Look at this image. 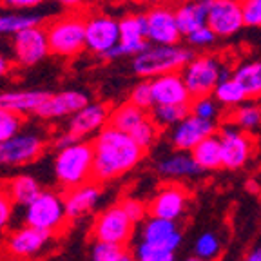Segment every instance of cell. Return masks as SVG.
<instances>
[{"mask_svg": "<svg viewBox=\"0 0 261 261\" xmlns=\"http://www.w3.org/2000/svg\"><path fill=\"white\" fill-rule=\"evenodd\" d=\"M192 57L194 55H192L191 49L184 47L181 44H149L143 51L133 57L130 69L136 76L151 80V78L160 76V74L181 71Z\"/></svg>", "mask_w": 261, "mask_h": 261, "instance_id": "3", "label": "cell"}, {"mask_svg": "<svg viewBox=\"0 0 261 261\" xmlns=\"http://www.w3.org/2000/svg\"><path fill=\"white\" fill-rule=\"evenodd\" d=\"M89 103V96L86 93L76 89L62 91V93L51 94L45 98V102L38 107L37 116L44 120L51 118H64V116H73L76 111Z\"/></svg>", "mask_w": 261, "mask_h": 261, "instance_id": "20", "label": "cell"}, {"mask_svg": "<svg viewBox=\"0 0 261 261\" xmlns=\"http://www.w3.org/2000/svg\"><path fill=\"white\" fill-rule=\"evenodd\" d=\"M245 261H261V247H256V249L250 250L247 254V257H245Z\"/></svg>", "mask_w": 261, "mask_h": 261, "instance_id": "48", "label": "cell"}, {"mask_svg": "<svg viewBox=\"0 0 261 261\" xmlns=\"http://www.w3.org/2000/svg\"><path fill=\"white\" fill-rule=\"evenodd\" d=\"M189 207V194L181 185L169 184L158 191V194L149 203L151 216L165 218V220L178 221Z\"/></svg>", "mask_w": 261, "mask_h": 261, "instance_id": "18", "label": "cell"}, {"mask_svg": "<svg viewBox=\"0 0 261 261\" xmlns=\"http://www.w3.org/2000/svg\"><path fill=\"white\" fill-rule=\"evenodd\" d=\"M130 2H147V0H130Z\"/></svg>", "mask_w": 261, "mask_h": 261, "instance_id": "52", "label": "cell"}, {"mask_svg": "<svg viewBox=\"0 0 261 261\" xmlns=\"http://www.w3.org/2000/svg\"><path fill=\"white\" fill-rule=\"evenodd\" d=\"M214 98L220 102L221 107H228V109H234V107L241 106L243 102H247L249 98L245 94L241 84L234 76H228L220 80V84L214 89Z\"/></svg>", "mask_w": 261, "mask_h": 261, "instance_id": "31", "label": "cell"}, {"mask_svg": "<svg viewBox=\"0 0 261 261\" xmlns=\"http://www.w3.org/2000/svg\"><path fill=\"white\" fill-rule=\"evenodd\" d=\"M64 198L53 191H42L29 205L24 207V223L42 228L47 232H57L65 225Z\"/></svg>", "mask_w": 261, "mask_h": 261, "instance_id": "6", "label": "cell"}, {"mask_svg": "<svg viewBox=\"0 0 261 261\" xmlns=\"http://www.w3.org/2000/svg\"><path fill=\"white\" fill-rule=\"evenodd\" d=\"M44 152V140L35 133H16L0 143V165L20 167L40 158Z\"/></svg>", "mask_w": 261, "mask_h": 261, "instance_id": "10", "label": "cell"}, {"mask_svg": "<svg viewBox=\"0 0 261 261\" xmlns=\"http://www.w3.org/2000/svg\"><path fill=\"white\" fill-rule=\"evenodd\" d=\"M160 129H162V127H160L158 123L152 120L151 114H149L136 129L130 130L129 135L133 136V140H135L142 149L147 151V149H151L156 143V140H158V136H160Z\"/></svg>", "mask_w": 261, "mask_h": 261, "instance_id": "35", "label": "cell"}, {"mask_svg": "<svg viewBox=\"0 0 261 261\" xmlns=\"http://www.w3.org/2000/svg\"><path fill=\"white\" fill-rule=\"evenodd\" d=\"M207 25L218 38H230L245 28L241 0H211Z\"/></svg>", "mask_w": 261, "mask_h": 261, "instance_id": "13", "label": "cell"}, {"mask_svg": "<svg viewBox=\"0 0 261 261\" xmlns=\"http://www.w3.org/2000/svg\"><path fill=\"white\" fill-rule=\"evenodd\" d=\"M149 111L142 109V107L135 106L133 102H125L120 103L118 107L111 109V116H109V125L116 127V129L123 130L129 135L130 130L136 129L143 120L149 116Z\"/></svg>", "mask_w": 261, "mask_h": 261, "instance_id": "27", "label": "cell"}, {"mask_svg": "<svg viewBox=\"0 0 261 261\" xmlns=\"http://www.w3.org/2000/svg\"><path fill=\"white\" fill-rule=\"evenodd\" d=\"M22 123H24V120H22L20 114L0 107V143L15 136L16 133H20Z\"/></svg>", "mask_w": 261, "mask_h": 261, "instance_id": "39", "label": "cell"}, {"mask_svg": "<svg viewBox=\"0 0 261 261\" xmlns=\"http://www.w3.org/2000/svg\"><path fill=\"white\" fill-rule=\"evenodd\" d=\"M129 102H133L135 106L142 107L145 111H151L154 107V96H152V86L149 78H142V80L133 87L129 94Z\"/></svg>", "mask_w": 261, "mask_h": 261, "instance_id": "38", "label": "cell"}, {"mask_svg": "<svg viewBox=\"0 0 261 261\" xmlns=\"http://www.w3.org/2000/svg\"><path fill=\"white\" fill-rule=\"evenodd\" d=\"M13 205H15V201H13V198L8 192V189L0 187V230L8 227L9 221H11Z\"/></svg>", "mask_w": 261, "mask_h": 261, "instance_id": "44", "label": "cell"}, {"mask_svg": "<svg viewBox=\"0 0 261 261\" xmlns=\"http://www.w3.org/2000/svg\"><path fill=\"white\" fill-rule=\"evenodd\" d=\"M13 53L15 60L22 67H33L42 62L49 53L47 31L42 25H33L13 37Z\"/></svg>", "mask_w": 261, "mask_h": 261, "instance_id": "12", "label": "cell"}, {"mask_svg": "<svg viewBox=\"0 0 261 261\" xmlns=\"http://www.w3.org/2000/svg\"><path fill=\"white\" fill-rule=\"evenodd\" d=\"M49 96L47 91L33 89V91H8V93H0V107L8 111L20 114H37L38 107L45 102Z\"/></svg>", "mask_w": 261, "mask_h": 261, "instance_id": "23", "label": "cell"}, {"mask_svg": "<svg viewBox=\"0 0 261 261\" xmlns=\"http://www.w3.org/2000/svg\"><path fill=\"white\" fill-rule=\"evenodd\" d=\"M8 192L11 194L15 205H20V207H25V205L31 203L38 194H40L44 189L38 184L37 178H33L31 174H18L6 185Z\"/></svg>", "mask_w": 261, "mask_h": 261, "instance_id": "29", "label": "cell"}, {"mask_svg": "<svg viewBox=\"0 0 261 261\" xmlns=\"http://www.w3.org/2000/svg\"><path fill=\"white\" fill-rule=\"evenodd\" d=\"M158 172L165 178H191L203 172V169L196 163L194 156L187 151H178L174 154H169L158 162Z\"/></svg>", "mask_w": 261, "mask_h": 261, "instance_id": "25", "label": "cell"}, {"mask_svg": "<svg viewBox=\"0 0 261 261\" xmlns=\"http://www.w3.org/2000/svg\"><path fill=\"white\" fill-rule=\"evenodd\" d=\"M53 232L42 230V228L25 225L20 228H16L15 232L9 234L8 238V250L15 257H31L42 252L45 245L51 241Z\"/></svg>", "mask_w": 261, "mask_h": 261, "instance_id": "21", "label": "cell"}, {"mask_svg": "<svg viewBox=\"0 0 261 261\" xmlns=\"http://www.w3.org/2000/svg\"><path fill=\"white\" fill-rule=\"evenodd\" d=\"M208 8H211V0H184L174 9L184 38L201 25H207Z\"/></svg>", "mask_w": 261, "mask_h": 261, "instance_id": "24", "label": "cell"}, {"mask_svg": "<svg viewBox=\"0 0 261 261\" xmlns=\"http://www.w3.org/2000/svg\"><path fill=\"white\" fill-rule=\"evenodd\" d=\"M120 44V20L106 13H96L86 18V49L100 58L109 57V53Z\"/></svg>", "mask_w": 261, "mask_h": 261, "instance_id": "7", "label": "cell"}, {"mask_svg": "<svg viewBox=\"0 0 261 261\" xmlns=\"http://www.w3.org/2000/svg\"><path fill=\"white\" fill-rule=\"evenodd\" d=\"M216 133V123L211 120H203L196 114L189 113L178 125L172 127L171 143L176 151L191 152L201 140Z\"/></svg>", "mask_w": 261, "mask_h": 261, "instance_id": "15", "label": "cell"}, {"mask_svg": "<svg viewBox=\"0 0 261 261\" xmlns=\"http://www.w3.org/2000/svg\"><path fill=\"white\" fill-rule=\"evenodd\" d=\"M100 196H102V189L98 184H94L93 179L65 191L64 205L67 220H80V218L87 216L98 205Z\"/></svg>", "mask_w": 261, "mask_h": 261, "instance_id": "22", "label": "cell"}, {"mask_svg": "<svg viewBox=\"0 0 261 261\" xmlns=\"http://www.w3.org/2000/svg\"><path fill=\"white\" fill-rule=\"evenodd\" d=\"M149 45L145 13H130L120 18V44L109 53L107 60L135 57Z\"/></svg>", "mask_w": 261, "mask_h": 261, "instance_id": "11", "label": "cell"}, {"mask_svg": "<svg viewBox=\"0 0 261 261\" xmlns=\"http://www.w3.org/2000/svg\"><path fill=\"white\" fill-rule=\"evenodd\" d=\"M181 261H205V259H201V257H198L194 254V256H191V257H185V259H181Z\"/></svg>", "mask_w": 261, "mask_h": 261, "instance_id": "50", "label": "cell"}, {"mask_svg": "<svg viewBox=\"0 0 261 261\" xmlns=\"http://www.w3.org/2000/svg\"><path fill=\"white\" fill-rule=\"evenodd\" d=\"M149 113L160 127L172 129L191 113V106H154Z\"/></svg>", "mask_w": 261, "mask_h": 261, "instance_id": "33", "label": "cell"}, {"mask_svg": "<svg viewBox=\"0 0 261 261\" xmlns=\"http://www.w3.org/2000/svg\"><path fill=\"white\" fill-rule=\"evenodd\" d=\"M111 107L103 102H89L71 116L67 123V133L76 140H84L87 135L100 133L109 125Z\"/></svg>", "mask_w": 261, "mask_h": 261, "instance_id": "16", "label": "cell"}, {"mask_svg": "<svg viewBox=\"0 0 261 261\" xmlns=\"http://www.w3.org/2000/svg\"><path fill=\"white\" fill-rule=\"evenodd\" d=\"M4 6L16 11H29V9L38 8L40 4H44V0H2Z\"/></svg>", "mask_w": 261, "mask_h": 261, "instance_id": "45", "label": "cell"}, {"mask_svg": "<svg viewBox=\"0 0 261 261\" xmlns=\"http://www.w3.org/2000/svg\"><path fill=\"white\" fill-rule=\"evenodd\" d=\"M228 122L241 130H254L261 125V107L252 102H243L241 106L234 107L228 116Z\"/></svg>", "mask_w": 261, "mask_h": 261, "instance_id": "32", "label": "cell"}, {"mask_svg": "<svg viewBox=\"0 0 261 261\" xmlns=\"http://www.w3.org/2000/svg\"><path fill=\"white\" fill-rule=\"evenodd\" d=\"M223 245L216 232H203L194 243V254L205 261H216L221 256Z\"/></svg>", "mask_w": 261, "mask_h": 261, "instance_id": "34", "label": "cell"}, {"mask_svg": "<svg viewBox=\"0 0 261 261\" xmlns=\"http://www.w3.org/2000/svg\"><path fill=\"white\" fill-rule=\"evenodd\" d=\"M247 28H261V0H241Z\"/></svg>", "mask_w": 261, "mask_h": 261, "instance_id": "42", "label": "cell"}, {"mask_svg": "<svg viewBox=\"0 0 261 261\" xmlns=\"http://www.w3.org/2000/svg\"><path fill=\"white\" fill-rule=\"evenodd\" d=\"M145 16L149 44L172 45L179 44V40L184 38L174 9H171L169 6H154L145 13Z\"/></svg>", "mask_w": 261, "mask_h": 261, "instance_id": "14", "label": "cell"}, {"mask_svg": "<svg viewBox=\"0 0 261 261\" xmlns=\"http://www.w3.org/2000/svg\"><path fill=\"white\" fill-rule=\"evenodd\" d=\"M232 74L234 71L225 62H221L216 55L211 53L192 57L181 69V76H184L192 98L212 94L220 80L232 76Z\"/></svg>", "mask_w": 261, "mask_h": 261, "instance_id": "4", "label": "cell"}, {"mask_svg": "<svg viewBox=\"0 0 261 261\" xmlns=\"http://www.w3.org/2000/svg\"><path fill=\"white\" fill-rule=\"evenodd\" d=\"M116 261H136V257H135V254H130V252H127V250H123Z\"/></svg>", "mask_w": 261, "mask_h": 261, "instance_id": "49", "label": "cell"}, {"mask_svg": "<svg viewBox=\"0 0 261 261\" xmlns=\"http://www.w3.org/2000/svg\"><path fill=\"white\" fill-rule=\"evenodd\" d=\"M140 240L160 245V247H165V249L176 252L184 241V234L178 228L176 221L151 216L147 221H143L142 228H140Z\"/></svg>", "mask_w": 261, "mask_h": 261, "instance_id": "19", "label": "cell"}, {"mask_svg": "<svg viewBox=\"0 0 261 261\" xmlns=\"http://www.w3.org/2000/svg\"><path fill=\"white\" fill-rule=\"evenodd\" d=\"M133 228H135V221L127 216V212L118 203L107 207L94 218L93 238L98 241H109V243H118L125 247L133 238Z\"/></svg>", "mask_w": 261, "mask_h": 261, "instance_id": "8", "label": "cell"}, {"mask_svg": "<svg viewBox=\"0 0 261 261\" xmlns=\"http://www.w3.org/2000/svg\"><path fill=\"white\" fill-rule=\"evenodd\" d=\"M160 2H176V0H160Z\"/></svg>", "mask_w": 261, "mask_h": 261, "instance_id": "51", "label": "cell"}, {"mask_svg": "<svg viewBox=\"0 0 261 261\" xmlns=\"http://www.w3.org/2000/svg\"><path fill=\"white\" fill-rule=\"evenodd\" d=\"M135 257L136 261H176L174 250H169L154 243H147L142 240L136 245Z\"/></svg>", "mask_w": 261, "mask_h": 261, "instance_id": "36", "label": "cell"}, {"mask_svg": "<svg viewBox=\"0 0 261 261\" xmlns=\"http://www.w3.org/2000/svg\"><path fill=\"white\" fill-rule=\"evenodd\" d=\"M44 16L37 15V13H28V11H11L0 15V35H13L24 31L33 25H40Z\"/></svg>", "mask_w": 261, "mask_h": 261, "instance_id": "30", "label": "cell"}, {"mask_svg": "<svg viewBox=\"0 0 261 261\" xmlns=\"http://www.w3.org/2000/svg\"><path fill=\"white\" fill-rule=\"evenodd\" d=\"M123 250H125L123 245L94 240L93 249H91V261H116Z\"/></svg>", "mask_w": 261, "mask_h": 261, "instance_id": "40", "label": "cell"}, {"mask_svg": "<svg viewBox=\"0 0 261 261\" xmlns=\"http://www.w3.org/2000/svg\"><path fill=\"white\" fill-rule=\"evenodd\" d=\"M53 172L57 184L64 191H69V189L94 179L93 142L76 140L69 145L60 147L55 156Z\"/></svg>", "mask_w": 261, "mask_h": 261, "instance_id": "2", "label": "cell"}, {"mask_svg": "<svg viewBox=\"0 0 261 261\" xmlns=\"http://www.w3.org/2000/svg\"><path fill=\"white\" fill-rule=\"evenodd\" d=\"M221 140V162L223 169L236 171V169L245 167L249 160L252 158L256 142L247 130L238 129L236 125H227L218 133Z\"/></svg>", "mask_w": 261, "mask_h": 261, "instance_id": "9", "label": "cell"}, {"mask_svg": "<svg viewBox=\"0 0 261 261\" xmlns=\"http://www.w3.org/2000/svg\"><path fill=\"white\" fill-rule=\"evenodd\" d=\"M9 71H11V62L0 53V76H6Z\"/></svg>", "mask_w": 261, "mask_h": 261, "instance_id": "47", "label": "cell"}, {"mask_svg": "<svg viewBox=\"0 0 261 261\" xmlns=\"http://www.w3.org/2000/svg\"><path fill=\"white\" fill-rule=\"evenodd\" d=\"M185 38H187L189 45H192V47L207 49V47H211V45L216 44L218 35L214 31H212V29L208 28V25H201V28H198L196 31L189 33V35Z\"/></svg>", "mask_w": 261, "mask_h": 261, "instance_id": "41", "label": "cell"}, {"mask_svg": "<svg viewBox=\"0 0 261 261\" xmlns=\"http://www.w3.org/2000/svg\"><path fill=\"white\" fill-rule=\"evenodd\" d=\"M120 205H122V208L127 212V216L135 221V223H140V221H143L145 214L149 212V207H145L142 201L135 200V198H123V200L120 201Z\"/></svg>", "mask_w": 261, "mask_h": 261, "instance_id": "43", "label": "cell"}, {"mask_svg": "<svg viewBox=\"0 0 261 261\" xmlns=\"http://www.w3.org/2000/svg\"><path fill=\"white\" fill-rule=\"evenodd\" d=\"M51 53L57 57L73 58L86 49V16L71 11L45 25Z\"/></svg>", "mask_w": 261, "mask_h": 261, "instance_id": "5", "label": "cell"}, {"mask_svg": "<svg viewBox=\"0 0 261 261\" xmlns=\"http://www.w3.org/2000/svg\"><path fill=\"white\" fill-rule=\"evenodd\" d=\"M191 154L194 156L196 163L203 171H216V169L223 167V162H221V140L218 135H211L205 140H201L191 151Z\"/></svg>", "mask_w": 261, "mask_h": 261, "instance_id": "26", "label": "cell"}, {"mask_svg": "<svg viewBox=\"0 0 261 261\" xmlns=\"http://www.w3.org/2000/svg\"><path fill=\"white\" fill-rule=\"evenodd\" d=\"M154 106H191L192 96L187 89L181 71L151 78Z\"/></svg>", "mask_w": 261, "mask_h": 261, "instance_id": "17", "label": "cell"}, {"mask_svg": "<svg viewBox=\"0 0 261 261\" xmlns=\"http://www.w3.org/2000/svg\"><path fill=\"white\" fill-rule=\"evenodd\" d=\"M55 2H58L62 8L71 9V11H76V9L84 8L87 4V0H55Z\"/></svg>", "mask_w": 261, "mask_h": 261, "instance_id": "46", "label": "cell"}, {"mask_svg": "<svg viewBox=\"0 0 261 261\" xmlns=\"http://www.w3.org/2000/svg\"><path fill=\"white\" fill-rule=\"evenodd\" d=\"M94 149V181H111L127 174L143 160L145 149L133 136L106 125L93 140Z\"/></svg>", "mask_w": 261, "mask_h": 261, "instance_id": "1", "label": "cell"}, {"mask_svg": "<svg viewBox=\"0 0 261 261\" xmlns=\"http://www.w3.org/2000/svg\"><path fill=\"white\" fill-rule=\"evenodd\" d=\"M234 78L241 84L249 100L261 98V60H250L238 65L234 69Z\"/></svg>", "mask_w": 261, "mask_h": 261, "instance_id": "28", "label": "cell"}, {"mask_svg": "<svg viewBox=\"0 0 261 261\" xmlns=\"http://www.w3.org/2000/svg\"><path fill=\"white\" fill-rule=\"evenodd\" d=\"M220 107H221L220 102L214 98V94H207V96L192 98L191 113L203 120L214 122V120H218V116H220Z\"/></svg>", "mask_w": 261, "mask_h": 261, "instance_id": "37", "label": "cell"}]
</instances>
